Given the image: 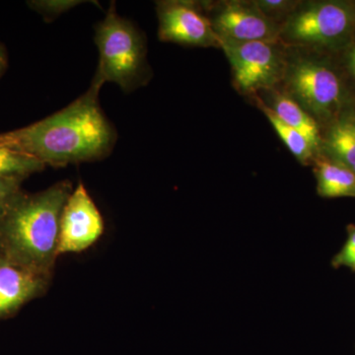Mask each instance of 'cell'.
<instances>
[{
  "label": "cell",
  "mask_w": 355,
  "mask_h": 355,
  "mask_svg": "<svg viewBox=\"0 0 355 355\" xmlns=\"http://www.w3.org/2000/svg\"><path fill=\"white\" fill-rule=\"evenodd\" d=\"M101 88L91 83L87 92L64 109L27 127L2 133L4 144L53 167L106 157L116 135L100 107Z\"/></svg>",
  "instance_id": "cell-1"
},
{
  "label": "cell",
  "mask_w": 355,
  "mask_h": 355,
  "mask_svg": "<svg viewBox=\"0 0 355 355\" xmlns=\"http://www.w3.org/2000/svg\"><path fill=\"white\" fill-rule=\"evenodd\" d=\"M72 191L71 182L62 181L40 193L22 191L0 216V253L50 277L60 217Z\"/></svg>",
  "instance_id": "cell-2"
},
{
  "label": "cell",
  "mask_w": 355,
  "mask_h": 355,
  "mask_svg": "<svg viewBox=\"0 0 355 355\" xmlns=\"http://www.w3.org/2000/svg\"><path fill=\"white\" fill-rule=\"evenodd\" d=\"M279 89L300 105L322 130L347 111L345 81L324 53L287 46Z\"/></svg>",
  "instance_id": "cell-3"
},
{
  "label": "cell",
  "mask_w": 355,
  "mask_h": 355,
  "mask_svg": "<svg viewBox=\"0 0 355 355\" xmlns=\"http://www.w3.org/2000/svg\"><path fill=\"white\" fill-rule=\"evenodd\" d=\"M99 64L92 83L102 87L106 83L132 92L148 81L146 39L141 32L116 12L112 2L108 12L95 28Z\"/></svg>",
  "instance_id": "cell-4"
},
{
  "label": "cell",
  "mask_w": 355,
  "mask_h": 355,
  "mask_svg": "<svg viewBox=\"0 0 355 355\" xmlns=\"http://www.w3.org/2000/svg\"><path fill=\"white\" fill-rule=\"evenodd\" d=\"M355 38V1H301L280 28L288 48L326 53L347 48Z\"/></svg>",
  "instance_id": "cell-5"
},
{
  "label": "cell",
  "mask_w": 355,
  "mask_h": 355,
  "mask_svg": "<svg viewBox=\"0 0 355 355\" xmlns=\"http://www.w3.org/2000/svg\"><path fill=\"white\" fill-rule=\"evenodd\" d=\"M240 94L253 98L279 88L286 67L287 46L277 42L220 41Z\"/></svg>",
  "instance_id": "cell-6"
},
{
  "label": "cell",
  "mask_w": 355,
  "mask_h": 355,
  "mask_svg": "<svg viewBox=\"0 0 355 355\" xmlns=\"http://www.w3.org/2000/svg\"><path fill=\"white\" fill-rule=\"evenodd\" d=\"M202 6L219 42L280 41L282 26L268 19L252 0L202 2Z\"/></svg>",
  "instance_id": "cell-7"
},
{
  "label": "cell",
  "mask_w": 355,
  "mask_h": 355,
  "mask_svg": "<svg viewBox=\"0 0 355 355\" xmlns=\"http://www.w3.org/2000/svg\"><path fill=\"white\" fill-rule=\"evenodd\" d=\"M158 38L165 43L200 48H219L202 2L167 0L156 4Z\"/></svg>",
  "instance_id": "cell-8"
},
{
  "label": "cell",
  "mask_w": 355,
  "mask_h": 355,
  "mask_svg": "<svg viewBox=\"0 0 355 355\" xmlns=\"http://www.w3.org/2000/svg\"><path fill=\"white\" fill-rule=\"evenodd\" d=\"M104 233V220L83 184L72 191L60 217L58 256L81 253Z\"/></svg>",
  "instance_id": "cell-9"
},
{
  "label": "cell",
  "mask_w": 355,
  "mask_h": 355,
  "mask_svg": "<svg viewBox=\"0 0 355 355\" xmlns=\"http://www.w3.org/2000/svg\"><path fill=\"white\" fill-rule=\"evenodd\" d=\"M50 277L0 253V319L39 297Z\"/></svg>",
  "instance_id": "cell-10"
},
{
  "label": "cell",
  "mask_w": 355,
  "mask_h": 355,
  "mask_svg": "<svg viewBox=\"0 0 355 355\" xmlns=\"http://www.w3.org/2000/svg\"><path fill=\"white\" fill-rule=\"evenodd\" d=\"M259 95H265V98L268 100L261 99L259 97L263 104L272 110L284 123L304 135L314 147L318 155L321 154L322 146H323V130L319 123L300 105L279 88L266 91Z\"/></svg>",
  "instance_id": "cell-11"
},
{
  "label": "cell",
  "mask_w": 355,
  "mask_h": 355,
  "mask_svg": "<svg viewBox=\"0 0 355 355\" xmlns=\"http://www.w3.org/2000/svg\"><path fill=\"white\" fill-rule=\"evenodd\" d=\"M355 173V113L347 110L324 128L322 153Z\"/></svg>",
  "instance_id": "cell-12"
},
{
  "label": "cell",
  "mask_w": 355,
  "mask_h": 355,
  "mask_svg": "<svg viewBox=\"0 0 355 355\" xmlns=\"http://www.w3.org/2000/svg\"><path fill=\"white\" fill-rule=\"evenodd\" d=\"M314 174L319 196L327 198H355V173L321 153L315 158Z\"/></svg>",
  "instance_id": "cell-13"
},
{
  "label": "cell",
  "mask_w": 355,
  "mask_h": 355,
  "mask_svg": "<svg viewBox=\"0 0 355 355\" xmlns=\"http://www.w3.org/2000/svg\"><path fill=\"white\" fill-rule=\"evenodd\" d=\"M252 99H254L256 106L263 112L266 118L272 125L273 130L279 135V139L286 144L292 155L297 159L298 162L302 165H312L315 158L318 156V153L312 144H310L309 140L306 139L304 135H301L297 130L289 127L280 120L272 110L263 104V102L258 96H254Z\"/></svg>",
  "instance_id": "cell-14"
},
{
  "label": "cell",
  "mask_w": 355,
  "mask_h": 355,
  "mask_svg": "<svg viewBox=\"0 0 355 355\" xmlns=\"http://www.w3.org/2000/svg\"><path fill=\"white\" fill-rule=\"evenodd\" d=\"M46 168L43 163L8 147H0V178L26 179Z\"/></svg>",
  "instance_id": "cell-15"
},
{
  "label": "cell",
  "mask_w": 355,
  "mask_h": 355,
  "mask_svg": "<svg viewBox=\"0 0 355 355\" xmlns=\"http://www.w3.org/2000/svg\"><path fill=\"white\" fill-rule=\"evenodd\" d=\"M254 4L268 19L282 26L294 12L299 0H254Z\"/></svg>",
  "instance_id": "cell-16"
},
{
  "label": "cell",
  "mask_w": 355,
  "mask_h": 355,
  "mask_svg": "<svg viewBox=\"0 0 355 355\" xmlns=\"http://www.w3.org/2000/svg\"><path fill=\"white\" fill-rule=\"evenodd\" d=\"M83 1L76 0H35L28 2L33 10L44 16V19H53L60 14L67 12Z\"/></svg>",
  "instance_id": "cell-17"
},
{
  "label": "cell",
  "mask_w": 355,
  "mask_h": 355,
  "mask_svg": "<svg viewBox=\"0 0 355 355\" xmlns=\"http://www.w3.org/2000/svg\"><path fill=\"white\" fill-rule=\"evenodd\" d=\"M22 183L19 178H0V216L22 193Z\"/></svg>",
  "instance_id": "cell-18"
},
{
  "label": "cell",
  "mask_w": 355,
  "mask_h": 355,
  "mask_svg": "<svg viewBox=\"0 0 355 355\" xmlns=\"http://www.w3.org/2000/svg\"><path fill=\"white\" fill-rule=\"evenodd\" d=\"M335 266H347L355 270V226H349V236L345 246L334 259Z\"/></svg>",
  "instance_id": "cell-19"
},
{
  "label": "cell",
  "mask_w": 355,
  "mask_h": 355,
  "mask_svg": "<svg viewBox=\"0 0 355 355\" xmlns=\"http://www.w3.org/2000/svg\"><path fill=\"white\" fill-rule=\"evenodd\" d=\"M345 69L349 76L355 81V38L349 46L345 57Z\"/></svg>",
  "instance_id": "cell-20"
},
{
  "label": "cell",
  "mask_w": 355,
  "mask_h": 355,
  "mask_svg": "<svg viewBox=\"0 0 355 355\" xmlns=\"http://www.w3.org/2000/svg\"><path fill=\"white\" fill-rule=\"evenodd\" d=\"M7 67H8V58H7L6 50L0 44V78L3 76L4 72L6 71Z\"/></svg>",
  "instance_id": "cell-21"
},
{
  "label": "cell",
  "mask_w": 355,
  "mask_h": 355,
  "mask_svg": "<svg viewBox=\"0 0 355 355\" xmlns=\"http://www.w3.org/2000/svg\"><path fill=\"white\" fill-rule=\"evenodd\" d=\"M0 147H6L4 144L3 137H2V133L0 135Z\"/></svg>",
  "instance_id": "cell-22"
}]
</instances>
